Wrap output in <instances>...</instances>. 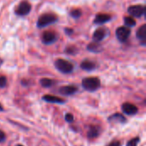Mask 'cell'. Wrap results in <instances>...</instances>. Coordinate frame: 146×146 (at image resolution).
<instances>
[{"label": "cell", "instance_id": "cell-1", "mask_svg": "<svg viewBox=\"0 0 146 146\" xmlns=\"http://www.w3.org/2000/svg\"><path fill=\"white\" fill-rule=\"evenodd\" d=\"M100 80L97 77H88L82 80V86L88 92H95L100 87Z\"/></svg>", "mask_w": 146, "mask_h": 146}, {"label": "cell", "instance_id": "cell-2", "mask_svg": "<svg viewBox=\"0 0 146 146\" xmlns=\"http://www.w3.org/2000/svg\"><path fill=\"white\" fill-rule=\"evenodd\" d=\"M56 21H57V16L56 15L51 14V13H45L38 17L37 26H38V27L42 28L48 25L55 23Z\"/></svg>", "mask_w": 146, "mask_h": 146}, {"label": "cell", "instance_id": "cell-3", "mask_svg": "<svg viewBox=\"0 0 146 146\" xmlns=\"http://www.w3.org/2000/svg\"><path fill=\"white\" fill-rule=\"evenodd\" d=\"M56 68L62 74H70L74 70V65L64 59H57L55 61Z\"/></svg>", "mask_w": 146, "mask_h": 146}, {"label": "cell", "instance_id": "cell-4", "mask_svg": "<svg viewBox=\"0 0 146 146\" xmlns=\"http://www.w3.org/2000/svg\"><path fill=\"white\" fill-rule=\"evenodd\" d=\"M116 34V38H118L119 41L121 42H125L128 39V38L130 37L131 34V29L128 27L126 26H122L116 29L115 32Z\"/></svg>", "mask_w": 146, "mask_h": 146}, {"label": "cell", "instance_id": "cell-5", "mask_svg": "<svg viewBox=\"0 0 146 146\" xmlns=\"http://www.w3.org/2000/svg\"><path fill=\"white\" fill-rule=\"evenodd\" d=\"M31 11V4L27 1H21L15 9V14L17 15H27Z\"/></svg>", "mask_w": 146, "mask_h": 146}, {"label": "cell", "instance_id": "cell-6", "mask_svg": "<svg viewBox=\"0 0 146 146\" xmlns=\"http://www.w3.org/2000/svg\"><path fill=\"white\" fill-rule=\"evenodd\" d=\"M128 13L131 15V16L133 17H141L145 14V7L143 5H132L127 9Z\"/></svg>", "mask_w": 146, "mask_h": 146}, {"label": "cell", "instance_id": "cell-7", "mask_svg": "<svg viewBox=\"0 0 146 146\" xmlns=\"http://www.w3.org/2000/svg\"><path fill=\"white\" fill-rule=\"evenodd\" d=\"M56 34L52 31H45L42 34V42L45 44H53L56 40Z\"/></svg>", "mask_w": 146, "mask_h": 146}, {"label": "cell", "instance_id": "cell-8", "mask_svg": "<svg viewBox=\"0 0 146 146\" xmlns=\"http://www.w3.org/2000/svg\"><path fill=\"white\" fill-rule=\"evenodd\" d=\"M121 110L124 114H126L127 115H134L138 113L139 109L137 108V106H135L133 104L125 103L121 106Z\"/></svg>", "mask_w": 146, "mask_h": 146}, {"label": "cell", "instance_id": "cell-9", "mask_svg": "<svg viewBox=\"0 0 146 146\" xmlns=\"http://www.w3.org/2000/svg\"><path fill=\"white\" fill-rule=\"evenodd\" d=\"M109 122L110 123H120V124H124L127 122V119L126 117L121 114V113H115L114 115H112L111 116L109 117Z\"/></svg>", "mask_w": 146, "mask_h": 146}, {"label": "cell", "instance_id": "cell-10", "mask_svg": "<svg viewBox=\"0 0 146 146\" xmlns=\"http://www.w3.org/2000/svg\"><path fill=\"white\" fill-rule=\"evenodd\" d=\"M78 91V88L74 86H62L59 89V92L62 95L64 96H70L74 93H76Z\"/></svg>", "mask_w": 146, "mask_h": 146}, {"label": "cell", "instance_id": "cell-11", "mask_svg": "<svg viewBox=\"0 0 146 146\" xmlns=\"http://www.w3.org/2000/svg\"><path fill=\"white\" fill-rule=\"evenodd\" d=\"M110 19H111L110 15L100 13V14H98L96 15V17L94 19V23L95 24H104V23H106V22L110 21Z\"/></svg>", "mask_w": 146, "mask_h": 146}, {"label": "cell", "instance_id": "cell-12", "mask_svg": "<svg viewBox=\"0 0 146 146\" xmlns=\"http://www.w3.org/2000/svg\"><path fill=\"white\" fill-rule=\"evenodd\" d=\"M42 99L44 101H45L47 103H50V104H64L65 103L64 99L56 97V96H53V95H44L42 97Z\"/></svg>", "mask_w": 146, "mask_h": 146}, {"label": "cell", "instance_id": "cell-13", "mask_svg": "<svg viewBox=\"0 0 146 146\" xmlns=\"http://www.w3.org/2000/svg\"><path fill=\"white\" fill-rule=\"evenodd\" d=\"M137 38L140 40L141 44L143 45H145L146 44V25H142L136 33Z\"/></svg>", "mask_w": 146, "mask_h": 146}, {"label": "cell", "instance_id": "cell-14", "mask_svg": "<svg viewBox=\"0 0 146 146\" xmlns=\"http://www.w3.org/2000/svg\"><path fill=\"white\" fill-rule=\"evenodd\" d=\"M105 37H106V29H104V28L97 29L92 35V38L95 42H100Z\"/></svg>", "mask_w": 146, "mask_h": 146}, {"label": "cell", "instance_id": "cell-15", "mask_svg": "<svg viewBox=\"0 0 146 146\" xmlns=\"http://www.w3.org/2000/svg\"><path fill=\"white\" fill-rule=\"evenodd\" d=\"M100 132H101V129H100L99 127H98V126H92V127H90V128H89V130L87 132V138L89 139H96L97 137L99 136Z\"/></svg>", "mask_w": 146, "mask_h": 146}, {"label": "cell", "instance_id": "cell-16", "mask_svg": "<svg viewBox=\"0 0 146 146\" xmlns=\"http://www.w3.org/2000/svg\"><path fill=\"white\" fill-rule=\"evenodd\" d=\"M96 67H97V64L94 62L90 61V60H85L80 64V68L86 71H92L96 68Z\"/></svg>", "mask_w": 146, "mask_h": 146}, {"label": "cell", "instance_id": "cell-17", "mask_svg": "<svg viewBox=\"0 0 146 146\" xmlns=\"http://www.w3.org/2000/svg\"><path fill=\"white\" fill-rule=\"evenodd\" d=\"M87 50L89 51H92V52H94V53H98V52H101L103 50V48L98 44V42H95L94 41V42L90 43L87 45Z\"/></svg>", "mask_w": 146, "mask_h": 146}, {"label": "cell", "instance_id": "cell-18", "mask_svg": "<svg viewBox=\"0 0 146 146\" xmlns=\"http://www.w3.org/2000/svg\"><path fill=\"white\" fill-rule=\"evenodd\" d=\"M40 85L43 86V87H45V88H48V87H50L52 86L54 84H55V81L50 80V79H48V78H43L40 80L39 81Z\"/></svg>", "mask_w": 146, "mask_h": 146}, {"label": "cell", "instance_id": "cell-19", "mask_svg": "<svg viewBox=\"0 0 146 146\" xmlns=\"http://www.w3.org/2000/svg\"><path fill=\"white\" fill-rule=\"evenodd\" d=\"M124 23L126 27H134L136 25V21L133 18V16H126L124 17Z\"/></svg>", "mask_w": 146, "mask_h": 146}, {"label": "cell", "instance_id": "cell-20", "mask_svg": "<svg viewBox=\"0 0 146 146\" xmlns=\"http://www.w3.org/2000/svg\"><path fill=\"white\" fill-rule=\"evenodd\" d=\"M65 52H66L67 54H68V55H73V56H74V55L78 52V49H77V47L74 46V45H68V46L66 48Z\"/></svg>", "mask_w": 146, "mask_h": 146}, {"label": "cell", "instance_id": "cell-21", "mask_svg": "<svg viewBox=\"0 0 146 146\" xmlns=\"http://www.w3.org/2000/svg\"><path fill=\"white\" fill-rule=\"evenodd\" d=\"M82 14L81 9H74L70 11V15L74 18H79Z\"/></svg>", "mask_w": 146, "mask_h": 146}, {"label": "cell", "instance_id": "cell-22", "mask_svg": "<svg viewBox=\"0 0 146 146\" xmlns=\"http://www.w3.org/2000/svg\"><path fill=\"white\" fill-rule=\"evenodd\" d=\"M139 141H140V139L139 137L134 138V139H131V140H129L127 142V146H137L138 144L139 143Z\"/></svg>", "mask_w": 146, "mask_h": 146}, {"label": "cell", "instance_id": "cell-23", "mask_svg": "<svg viewBox=\"0 0 146 146\" xmlns=\"http://www.w3.org/2000/svg\"><path fill=\"white\" fill-rule=\"evenodd\" d=\"M7 85V79L5 76H0V88L5 87Z\"/></svg>", "mask_w": 146, "mask_h": 146}, {"label": "cell", "instance_id": "cell-24", "mask_svg": "<svg viewBox=\"0 0 146 146\" xmlns=\"http://www.w3.org/2000/svg\"><path fill=\"white\" fill-rule=\"evenodd\" d=\"M65 121L68 123H71L74 121V115L72 114H66L65 115Z\"/></svg>", "mask_w": 146, "mask_h": 146}, {"label": "cell", "instance_id": "cell-25", "mask_svg": "<svg viewBox=\"0 0 146 146\" xmlns=\"http://www.w3.org/2000/svg\"><path fill=\"white\" fill-rule=\"evenodd\" d=\"M5 140H6V135L3 131L0 130V143H3Z\"/></svg>", "mask_w": 146, "mask_h": 146}, {"label": "cell", "instance_id": "cell-26", "mask_svg": "<svg viewBox=\"0 0 146 146\" xmlns=\"http://www.w3.org/2000/svg\"><path fill=\"white\" fill-rule=\"evenodd\" d=\"M108 146H121V143L119 141H113Z\"/></svg>", "mask_w": 146, "mask_h": 146}, {"label": "cell", "instance_id": "cell-27", "mask_svg": "<svg viewBox=\"0 0 146 146\" xmlns=\"http://www.w3.org/2000/svg\"><path fill=\"white\" fill-rule=\"evenodd\" d=\"M65 33L68 34V35H71L73 33H74V30L72 28H66L65 29Z\"/></svg>", "mask_w": 146, "mask_h": 146}, {"label": "cell", "instance_id": "cell-28", "mask_svg": "<svg viewBox=\"0 0 146 146\" xmlns=\"http://www.w3.org/2000/svg\"><path fill=\"white\" fill-rule=\"evenodd\" d=\"M3 59H2V58H0V67H1V65L3 64Z\"/></svg>", "mask_w": 146, "mask_h": 146}, {"label": "cell", "instance_id": "cell-29", "mask_svg": "<svg viewBox=\"0 0 146 146\" xmlns=\"http://www.w3.org/2000/svg\"><path fill=\"white\" fill-rule=\"evenodd\" d=\"M3 106L1 105V104H0V111H3Z\"/></svg>", "mask_w": 146, "mask_h": 146}, {"label": "cell", "instance_id": "cell-30", "mask_svg": "<svg viewBox=\"0 0 146 146\" xmlns=\"http://www.w3.org/2000/svg\"><path fill=\"white\" fill-rule=\"evenodd\" d=\"M16 146H23V145H17Z\"/></svg>", "mask_w": 146, "mask_h": 146}]
</instances>
